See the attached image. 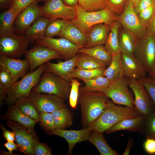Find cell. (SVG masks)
<instances>
[{
    "instance_id": "obj_1",
    "label": "cell",
    "mask_w": 155,
    "mask_h": 155,
    "mask_svg": "<svg viewBox=\"0 0 155 155\" xmlns=\"http://www.w3.org/2000/svg\"><path fill=\"white\" fill-rule=\"evenodd\" d=\"M140 115L135 110L127 106L117 105L109 99L102 113L89 126L92 131L103 133L123 119Z\"/></svg>"
},
{
    "instance_id": "obj_25",
    "label": "cell",
    "mask_w": 155,
    "mask_h": 155,
    "mask_svg": "<svg viewBox=\"0 0 155 155\" xmlns=\"http://www.w3.org/2000/svg\"><path fill=\"white\" fill-rule=\"evenodd\" d=\"M10 106L5 114L1 116V119L16 122L25 127L30 131L34 132L36 121L22 112L15 104Z\"/></svg>"
},
{
    "instance_id": "obj_15",
    "label": "cell",
    "mask_w": 155,
    "mask_h": 155,
    "mask_svg": "<svg viewBox=\"0 0 155 155\" xmlns=\"http://www.w3.org/2000/svg\"><path fill=\"white\" fill-rule=\"evenodd\" d=\"M29 98L39 113H52L56 109L66 106L64 100L53 94L31 91Z\"/></svg>"
},
{
    "instance_id": "obj_50",
    "label": "cell",
    "mask_w": 155,
    "mask_h": 155,
    "mask_svg": "<svg viewBox=\"0 0 155 155\" xmlns=\"http://www.w3.org/2000/svg\"><path fill=\"white\" fill-rule=\"evenodd\" d=\"M1 128L2 130L3 135L7 142H13L15 141V134L13 131H11L7 129L1 124Z\"/></svg>"
},
{
    "instance_id": "obj_14",
    "label": "cell",
    "mask_w": 155,
    "mask_h": 155,
    "mask_svg": "<svg viewBox=\"0 0 155 155\" xmlns=\"http://www.w3.org/2000/svg\"><path fill=\"white\" fill-rule=\"evenodd\" d=\"M35 43L47 47L57 51L65 60L74 57L83 47L76 45L64 38H55L45 36L37 40Z\"/></svg>"
},
{
    "instance_id": "obj_13",
    "label": "cell",
    "mask_w": 155,
    "mask_h": 155,
    "mask_svg": "<svg viewBox=\"0 0 155 155\" xmlns=\"http://www.w3.org/2000/svg\"><path fill=\"white\" fill-rule=\"evenodd\" d=\"M41 16L51 20H71L75 16V7L66 6L62 0H46L40 7Z\"/></svg>"
},
{
    "instance_id": "obj_44",
    "label": "cell",
    "mask_w": 155,
    "mask_h": 155,
    "mask_svg": "<svg viewBox=\"0 0 155 155\" xmlns=\"http://www.w3.org/2000/svg\"><path fill=\"white\" fill-rule=\"evenodd\" d=\"M138 80L145 88L154 103L155 108V79L149 75Z\"/></svg>"
},
{
    "instance_id": "obj_20",
    "label": "cell",
    "mask_w": 155,
    "mask_h": 155,
    "mask_svg": "<svg viewBox=\"0 0 155 155\" xmlns=\"http://www.w3.org/2000/svg\"><path fill=\"white\" fill-rule=\"evenodd\" d=\"M0 64L9 71L15 82L27 74L30 70V65L25 59H15L0 56Z\"/></svg>"
},
{
    "instance_id": "obj_27",
    "label": "cell",
    "mask_w": 155,
    "mask_h": 155,
    "mask_svg": "<svg viewBox=\"0 0 155 155\" xmlns=\"http://www.w3.org/2000/svg\"><path fill=\"white\" fill-rule=\"evenodd\" d=\"M97 148L100 155H119V154L109 146L103 133L92 131L88 141Z\"/></svg>"
},
{
    "instance_id": "obj_32",
    "label": "cell",
    "mask_w": 155,
    "mask_h": 155,
    "mask_svg": "<svg viewBox=\"0 0 155 155\" xmlns=\"http://www.w3.org/2000/svg\"><path fill=\"white\" fill-rule=\"evenodd\" d=\"M18 14L10 8L1 13L0 34L14 33L15 22Z\"/></svg>"
},
{
    "instance_id": "obj_9",
    "label": "cell",
    "mask_w": 155,
    "mask_h": 155,
    "mask_svg": "<svg viewBox=\"0 0 155 155\" xmlns=\"http://www.w3.org/2000/svg\"><path fill=\"white\" fill-rule=\"evenodd\" d=\"M6 125L15 134V141L19 151L29 155H35V149L38 141L34 132L14 121L7 120Z\"/></svg>"
},
{
    "instance_id": "obj_51",
    "label": "cell",
    "mask_w": 155,
    "mask_h": 155,
    "mask_svg": "<svg viewBox=\"0 0 155 155\" xmlns=\"http://www.w3.org/2000/svg\"><path fill=\"white\" fill-rule=\"evenodd\" d=\"M155 5V3H154ZM146 35L155 36V10L154 14L147 27Z\"/></svg>"
},
{
    "instance_id": "obj_30",
    "label": "cell",
    "mask_w": 155,
    "mask_h": 155,
    "mask_svg": "<svg viewBox=\"0 0 155 155\" xmlns=\"http://www.w3.org/2000/svg\"><path fill=\"white\" fill-rule=\"evenodd\" d=\"M51 113L56 128L65 129L72 125L73 114L66 106L56 109Z\"/></svg>"
},
{
    "instance_id": "obj_37",
    "label": "cell",
    "mask_w": 155,
    "mask_h": 155,
    "mask_svg": "<svg viewBox=\"0 0 155 155\" xmlns=\"http://www.w3.org/2000/svg\"><path fill=\"white\" fill-rule=\"evenodd\" d=\"M140 133L146 138L155 139V110L147 116L144 125Z\"/></svg>"
},
{
    "instance_id": "obj_40",
    "label": "cell",
    "mask_w": 155,
    "mask_h": 155,
    "mask_svg": "<svg viewBox=\"0 0 155 155\" xmlns=\"http://www.w3.org/2000/svg\"><path fill=\"white\" fill-rule=\"evenodd\" d=\"M40 125L46 131L49 132L56 128L51 113L41 112L40 113Z\"/></svg>"
},
{
    "instance_id": "obj_29",
    "label": "cell",
    "mask_w": 155,
    "mask_h": 155,
    "mask_svg": "<svg viewBox=\"0 0 155 155\" xmlns=\"http://www.w3.org/2000/svg\"><path fill=\"white\" fill-rule=\"evenodd\" d=\"M111 30L104 46L107 51L112 55L121 52L119 45V32L121 24L117 20L110 24Z\"/></svg>"
},
{
    "instance_id": "obj_17",
    "label": "cell",
    "mask_w": 155,
    "mask_h": 155,
    "mask_svg": "<svg viewBox=\"0 0 155 155\" xmlns=\"http://www.w3.org/2000/svg\"><path fill=\"white\" fill-rule=\"evenodd\" d=\"M36 3L31 4L18 14L14 24L17 33L24 34L26 30L41 16L40 7Z\"/></svg>"
},
{
    "instance_id": "obj_53",
    "label": "cell",
    "mask_w": 155,
    "mask_h": 155,
    "mask_svg": "<svg viewBox=\"0 0 155 155\" xmlns=\"http://www.w3.org/2000/svg\"><path fill=\"white\" fill-rule=\"evenodd\" d=\"M7 90L0 85V106H2L3 101L6 100L7 97Z\"/></svg>"
},
{
    "instance_id": "obj_38",
    "label": "cell",
    "mask_w": 155,
    "mask_h": 155,
    "mask_svg": "<svg viewBox=\"0 0 155 155\" xmlns=\"http://www.w3.org/2000/svg\"><path fill=\"white\" fill-rule=\"evenodd\" d=\"M78 4L87 11H97L106 8L105 0H79Z\"/></svg>"
},
{
    "instance_id": "obj_36",
    "label": "cell",
    "mask_w": 155,
    "mask_h": 155,
    "mask_svg": "<svg viewBox=\"0 0 155 155\" xmlns=\"http://www.w3.org/2000/svg\"><path fill=\"white\" fill-rule=\"evenodd\" d=\"M106 69L99 68L85 69L77 67L74 69L71 76L73 78H78L81 80L94 79L100 77H104Z\"/></svg>"
},
{
    "instance_id": "obj_47",
    "label": "cell",
    "mask_w": 155,
    "mask_h": 155,
    "mask_svg": "<svg viewBox=\"0 0 155 155\" xmlns=\"http://www.w3.org/2000/svg\"><path fill=\"white\" fill-rule=\"evenodd\" d=\"M35 155H51L52 154L50 149L47 145L38 141L35 147Z\"/></svg>"
},
{
    "instance_id": "obj_22",
    "label": "cell",
    "mask_w": 155,
    "mask_h": 155,
    "mask_svg": "<svg viewBox=\"0 0 155 155\" xmlns=\"http://www.w3.org/2000/svg\"><path fill=\"white\" fill-rule=\"evenodd\" d=\"M57 36L66 38L73 44L83 47L88 42L86 36L69 20H65L64 26Z\"/></svg>"
},
{
    "instance_id": "obj_43",
    "label": "cell",
    "mask_w": 155,
    "mask_h": 155,
    "mask_svg": "<svg viewBox=\"0 0 155 155\" xmlns=\"http://www.w3.org/2000/svg\"><path fill=\"white\" fill-rule=\"evenodd\" d=\"M128 0H105L106 8L118 15L124 11Z\"/></svg>"
},
{
    "instance_id": "obj_16",
    "label": "cell",
    "mask_w": 155,
    "mask_h": 155,
    "mask_svg": "<svg viewBox=\"0 0 155 155\" xmlns=\"http://www.w3.org/2000/svg\"><path fill=\"white\" fill-rule=\"evenodd\" d=\"M92 131L89 126L83 129L78 130L56 128L48 132L47 133L50 135L59 136L64 138L68 144L67 154H71L74 147L77 144L88 141Z\"/></svg>"
},
{
    "instance_id": "obj_35",
    "label": "cell",
    "mask_w": 155,
    "mask_h": 155,
    "mask_svg": "<svg viewBox=\"0 0 155 155\" xmlns=\"http://www.w3.org/2000/svg\"><path fill=\"white\" fill-rule=\"evenodd\" d=\"M15 104L22 112L33 119L37 122H40V113L29 97L22 98Z\"/></svg>"
},
{
    "instance_id": "obj_4",
    "label": "cell",
    "mask_w": 155,
    "mask_h": 155,
    "mask_svg": "<svg viewBox=\"0 0 155 155\" xmlns=\"http://www.w3.org/2000/svg\"><path fill=\"white\" fill-rule=\"evenodd\" d=\"M45 67V63L15 82L7 90L6 103L10 105L14 104L22 98L29 97L32 88L39 81Z\"/></svg>"
},
{
    "instance_id": "obj_21",
    "label": "cell",
    "mask_w": 155,
    "mask_h": 155,
    "mask_svg": "<svg viewBox=\"0 0 155 155\" xmlns=\"http://www.w3.org/2000/svg\"><path fill=\"white\" fill-rule=\"evenodd\" d=\"M110 30V24L100 23L92 26L87 34L88 42L84 47L90 48L104 44Z\"/></svg>"
},
{
    "instance_id": "obj_8",
    "label": "cell",
    "mask_w": 155,
    "mask_h": 155,
    "mask_svg": "<svg viewBox=\"0 0 155 155\" xmlns=\"http://www.w3.org/2000/svg\"><path fill=\"white\" fill-rule=\"evenodd\" d=\"M133 56L150 74L155 65V36L146 35L137 39Z\"/></svg>"
},
{
    "instance_id": "obj_24",
    "label": "cell",
    "mask_w": 155,
    "mask_h": 155,
    "mask_svg": "<svg viewBox=\"0 0 155 155\" xmlns=\"http://www.w3.org/2000/svg\"><path fill=\"white\" fill-rule=\"evenodd\" d=\"M146 117L140 115L134 118L125 119L117 123L105 132L108 134L122 130L140 132L144 125Z\"/></svg>"
},
{
    "instance_id": "obj_41",
    "label": "cell",
    "mask_w": 155,
    "mask_h": 155,
    "mask_svg": "<svg viewBox=\"0 0 155 155\" xmlns=\"http://www.w3.org/2000/svg\"><path fill=\"white\" fill-rule=\"evenodd\" d=\"M16 82L8 70L0 64V85L8 90Z\"/></svg>"
},
{
    "instance_id": "obj_58",
    "label": "cell",
    "mask_w": 155,
    "mask_h": 155,
    "mask_svg": "<svg viewBox=\"0 0 155 155\" xmlns=\"http://www.w3.org/2000/svg\"><path fill=\"white\" fill-rule=\"evenodd\" d=\"M149 75L155 79V65L152 72Z\"/></svg>"
},
{
    "instance_id": "obj_33",
    "label": "cell",
    "mask_w": 155,
    "mask_h": 155,
    "mask_svg": "<svg viewBox=\"0 0 155 155\" xmlns=\"http://www.w3.org/2000/svg\"><path fill=\"white\" fill-rule=\"evenodd\" d=\"M123 75L121 52L113 55L110 65L105 69L104 75L112 82Z\"/></svg>"
},
{
    "instance_id": "obj_48",
    "label": "cell",
    "mask_w": 155,
    "mask_h": 155,
    "mask_svg": "<svg viewBox=\"0 0 155 155\" xmlns=\"http://www.w3.org/2000/svg\"><path fill=\"white\" fill-rule=\"evenodd\" d=\"M145 151L150 154H155V139L146 138L144 144Z\"/></svg>"
},
{
    "instance_id": "obj_23",
    "label": "cell",
    "mask_w": 155,
    "mask_h": 155,
    "mask_svg": "<svg viewBox=\"0 0 155 155\" xmlns=\"http://www.w3.org/2000/svg\"><path fill=\"white\" fill-rule=\"evenodd\" d=\"M51 20L41 16L26 30L24 36L29 43L33 44L45 36L47 27Z\"/></svg>"
},
{
    "instance_id": "obj_3",
    "label": "cell",
    "mask_w": 155,
    "mask_h": 155,
    "mask_svg": "<svg viewBox=\"0 0 155 155\" xmlns=\"http://www.w3.org/2000/svg\"><path fill=\"white\" fill-rule=\"evenodd\" d=\"M75 8V17L69 20L86 37L92 26L100 23L110 24L117 20L119 16L107 8L97 11H87L78 4Z\"/></svg>"
},
{
    "instance_id": "obj_26",
    "label": "cell",
    "mask_w": 155,
    "mask_h": 155,
    "mask_svg": "<svg viewBox=\"0 0 155 155\" xmlns=\"http://www.w3.org/2000/svg\"><path fill=\"white\" fill-rule=\"evenodd\" d=\"M137 39L121 25L119 32L118 41L121 52L133 55Z\"/></svg>"
},
{
    "instance_id": "obj_31",
    "label": "cell",
    "mask_w": 155,
    "mask_h": 155,
    "mask_svg": "<svg viewBox=\"0 0 155 155\" xmlns=\"http://www.w3.org/2000/svg\"><path fill=\"white\" fill-rule=\"evenodd\" d=\"M78 53H82L93 57L104 63L108 66L112 61L113 55L107 50L103 45L90 48L82 47Z\"/></svg>"
},
{
    "instance_id": "obj_42",
    "label": "cell",
    "mask_w": 155,
    "mask_h": 155,
    "mask_svg": "<svg viewBox=\"0 0 155 155\" xmlns=\"http://www.w3.org/2000/svg\"><path fill=\"white\" fill-rule=\"evenodd\" d=\"M71 88L69 97V103L71 107L75 108L78 100L80 82L76 79L73 78L70 82Z\"/></svg>"
},
{
    "instance_id": "obj_18",
    "label": "cell",
    "mask_w": 155,
    "mask_h": 155,
    "mask_svg": "<svg viewBox=\"0 0 155 155\" xmlns=\"http://www.w3.org/2000/svg\"><path fill=\"white\" fill-rule=\"evenodd\" d=\"M123 75L129 79L139 80L146 75L144 68L133 55L121 52Z\"/></svg>"
},
{
    "instance_id": "obj_7",
    "label": "cell",
    "mask_w": 155,
    "mask_h": 155,
    "mask_svg": "<svg viewBox=\"0 0 155 155\" xmlns=\"http://www.w3.org/2000/svg\"><path fill=\"white\" fill-rule=\"evenodd\" d=\"M129 88V78L123 75L111 82L104 93L115 104L135 110L133 103L134 99Z\"/></svg>"
},
{
    "instance_id": "obj_28",
    "label": "cell",
    "mask_w": 155,
    "mask_h": 155,
    "mask_svg": "<svg viewBox=\"0 0 155 155\" xmlns=\"http://www.w3.org/2000/svg\"><path fill=\"white\" fill-rule=\"evenodd\" d=\"M84 83V86L79 88V90L89 92L104 93L111 82L105 77H100L90 79L82 80Z\"/></svg>"
},
{
    "instance_id": "obj_56",
    "label": "cell",
    "mask_w": 155,
    "mask_h": 155,
    "mask_svg": "<svg viewBox=\"0 0 155 155\" xmlns=\"http://www.w3.org/2000/svg\"><path fill=\"white\" fill-rule=\"evenodd\" d=\"M11 0H0L1 7H3L7 3L10 2Z\"/></svg>"
},
{
    "instance_id": "obj_54",
    "label": "cell",
    "mask_w": 155,
    "mask_h": 155,
    "mask_svg": "<svg viewBox=\"0 0 155 155\" xmlns=\"http://www.w3.org/2000/svg\"><path fill=\"white\" fill-rule=\"evenodd\" d=\"M134 145L133 140L129 137L127 142L125 150L123 153V155H129Z\"/></svg>"
},
{
    "instance_id": "obj_52",
    "label": "cell",
    "mask_w": 155,
    "mask_h": 155,
    "mask_svg": "<svg viewBox=\"0 0 155 155\" xmlns=\"http://www.w3.org/2000/svg\"><path fill=\"white\" fill-rule=\"evenodd\" d=\"M3 146L5 147L8 150V152L5 154L7 155H15L13 153V152L14 150H19L18 146L16 143L13 142H7L3 144Z\"/></svg>"
},
{
    "instance_id": "obj_49",
    "label": "cell",
    "mask_w": 155,
    "mask_h": 155,
    "mask_svg": "<svg viewBox=\"0 0 155 155\" xmlns=\"http://www.w3.org/2000/svg\"><path fill=\"white\" fill-rule=\"evenodd\" d=\"M154 4L152 0H141L138 5L134 8L135 11L138 14L141 11Z\"/></svg>"
},
{
    "instance_id": "obj_46",
    "label": "cell",
    "mask_w": 155,
    "mask_h": 155,
    "mask_svg": "<svg viewBox=\"0 0 155 155\" xmlns=\"http://www.w3.org/2000/svg\"><path fill=\"white\" fill-rule=\"evenodd\" d=\"M40 0H11L9 3V8L19 14L32 3Z\"/></svg>"
},
{
    "instance_id": "obj_12",
    "label": "cell",
    "mask_w": 155,
    "mask_h": 155,
    "mask_svg": "<svg viewBox=\"0 0 155 155\" xmlns=\"http://www.w3.org/2000/svg\"><path fill=\"white\" fill-rule=\"evenodd\" d=\"M117 20L137 39L146 35L147 28L140 22L134 8L129 0L124 11L119 15Z\"/></svg>"
},
{
    "instance_id": "obj_59",
    "label": "cell",
    "mask_w": 155,
    "mask_h": 155,
    "mask_svg": "<svg viewBox=\"0 0 155 155\" xmlns=\"http://www.w3.org/2000/svg\"><path fill=\"white\" fill-rule=\"evenodd\" d=\"M153 2L154 3H155V0H152Z\"/></svg>"
},
{
    "instance_id": "obj_11",
    "label": "cell",
    "mask_w": 155,
    "mask_h": 155,
    "mask_svg": "<svg viewBox=\"0 0 155 155\" xmlns=\"http://www.w3.org/2000/svg\"><path fill=\"white\" fill-rule=\"evenodd\" d=\"M129 86L134 95L136 110L141 115L147 117L155 110L154 103L143 85L138 80L129 79Z\"/></svg>"
},
{
    "instance_id": "obj_19",
    "label": "cell",
    "mask_w": 155,
    "mask_h": 155,
    "mask_svg": "<svg viewBox=\"0 0 155 155\" xmlns=\"http://www.w3.org/2000/svg\"><path fill=\"white\" fill-rule=\"evenodd\" d=\"M78 53L74 57L65 61H59L57 63L49 61L46 62L44 71L52 73L70 83L73 79L71 74L76 66Z\"/></svg>"
},
{
    "instance_id": "obj_34",
    "label": "cell",
    "mask_w": 155,
    "mask_h": 155,
    "mask_svg": "<svg viewBox=\"0 0 155 155\" xmlns=\"http://www.w3.org/2000/svg\"><path fill=\"white\" fill-rule=\"evenodd\" d=\"M78 54L77 68L85 69L106 68L104 63L93 57L82 53H78Z\"/></svg>"
},
{
    "instance_id": "obj_39",
    "label": "cell",
    "mask_w": 155,
    "mask_h": 155,
    "mask_svg": "<svg viewBox=\"0 0 155 155\" xmlns=\"http://www.w3.org/2000/svg\"><path fill=\"white\" fill-rule=\"evenodd\" d=\"M65 20H51L46 29L45 36L52 37L57 36L60 32L65 22Z\"/></svg>"
},
{
    "instance_id": "obj_57",
    "label": "cell",
    "mask_w": 155,
    "mask_h": 155,
    "mask_svg": "<svg viewBox=\"0 0 155 155\" xmlns=\"http://www.w3.org/2000/svg\"><path fill=\"white\" fill-rule=\"evenodd\" d=\"M134 8L136 7L138 4L141 0H129Z\"/></svg>"
},
{
    "instance_id": "obj_10",
    "label": "cell",
    "mask_w": 155,
    "mask_h": 155,
    "mask_svg": "<svg viewBox=\"0 0 155 155\" xmlns=\"http://www.w3.org/2000/svg\"><path fill=\"white\" fill-rule=\"evenodd\" d=\"M24 55L30 65L29 72L34 71L51 60L64 59L62 55L56 51L38 44L27 50Z\"/></svg>"
},
{
    "instance_id": "obj_6",
    "label": "cell",
    "mask_w": 155,
    "mask_h": 155,
    "mask_svg": "<svg viewBox=\"0 0 155 155\" xmlns=\"http://www.w3.org/2000/svg\"><path fill=\"white\" fill-rule=\"evenodd\" d=\"M29 43L24 35L14 33L0 34V56L20 58L27 51Z\"/></svg>"
},
{
    "instance_id": "obj_5",
    "label": "cell",
    "mask_w": 155,
    "mask_h": 155,
    "mask_svg": "<svg viewBox=\"0 0 155 155\" xmlns=\"http://www.w3.org/2000/svg\"><path fill=\"white\" fill-rule=\"evenodd\" d=\"M71 88L69 82L52 73L44 71L31 91L54 94L65 101L69 98Z\"/></svg>"
},
{
    "instance_id": "obj_45",
    "label": "cell",
    "mask_w": 155,
    "mask_h": 155,
    "mask_svg": "<svg viewBox=\"0 0 155 155\" xmlns=\"http://www.w3.org/2000/svg\"><path fill=\"white\" fill-rule=\"evenodd\" d=\"M155 10V5L154 3L152 5L141 11L137 14L140 22L146 28L154 14Z\"/></svg>"
},
{
    "instance_id": "obj_2",
    "label": "cell",
    "mask_w": 155,
    "mask_h": 155,
    "mask_svg": "<svg viewBox=\"0 0 155 155\" xmlns=\"http://www.w3.org/2000/svg\"><path fill=\"white\" fill-rule=\"evenodd\" d=\"M109 99L104 92L79 90L78 102L80 105L82 123L84 128L89 126L100 115Z\"/></svg>"
},
{
    "instance_id": "obj_55",
    "label": "cell",
    "mask_w": 155,
    "mask_h": 155,
    "mask_svg": "<svg viewBox=\"0 0 155 155\" xmlns=\"http://www.w3.org/2000/svg\"><path fill=\"white\" fill-rule=\"evenodd\" d=\"M66 6L74 7H75L78 4L79 0H62Z\"/></svg>"
}]
</instances>
